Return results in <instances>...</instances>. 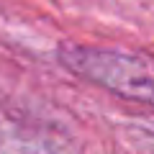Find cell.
Masks as SVG:
<instances>
[{
    "label": "cell",
    "mask_w": 154,
    "mask_h": 154,
    "mask_svg": "<svg viewBox=\"0 0 154 154\" xmlns=\"http://www.w3.org/2000/svg\"><path fill=\"white\" fill-rule=\"evenodd\" d=\"M59 62L77 77L95 82L126 100L154 105V59L103 46L64 44Z\"/></svg>",
    "instance_id": "obj_1"
}]
</instances>
